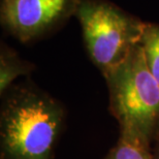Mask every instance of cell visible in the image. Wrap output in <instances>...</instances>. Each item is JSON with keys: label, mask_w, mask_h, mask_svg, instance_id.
<instances>
[{"label": "cell", "mask_w": 159, "mask_h": 159, "mask_svg": "<svg viewBox=\"0 0 159 159\" xmlns=\"http://www.w3.org/2000/svg\"><path fill=\"white\" fill-rule=\"evenodd\" d=\"M75 17L86 52L102 75L139 43L145 27L144 21L110 0H81Z\"/></svg>", "instance_id": "cell-3"}, {"label": "cell", "mask_w": 159, "mask_h": 159, "mask_svg": "<svg viewBox=\"0 0 159 159\" xmlns=\"http://www.w3.org/2000/svg\"><path fill=\"white\" fill-rule=\"evenodd\" d=\"M1 159H53L65 121L63 104L30 79L1 95Z\"/></svg>", "instance_id": "cell-1"}, {"label": "cell", "mask_w": 159, "mask_h": 159, "mask_svg": "<svg viewBox=\"0 0 159 159\" xmlns=\"http://www.w3.org/2000/svg\"><path fill=\"white\" fill-rule=\"evenodd\" d=\"M103 78L120 131L153 147L159 139V83L149 70L141 43Z\"/></svg>", "instance_id": "cell-2"}, {"label": "cell", "mask_w": 159, "mask_h": 159, "mask_svg": "<svg viewBox=\"0 0 159 159\" xmlns=\"http://www.w3.org/2000/svg\"><path fill=\"white\" fill-rule=\"evenodd\" d=\"M149 70L159 83V24L145 22L141 41Z\"/></svg>", "instance_id": "cell-7"}, {"label": "cell", "mask_w": 159, "mask_h": 159, "mask_svg": "<svg viewBox=\"0 0 159 159\" xmlns=\"http://www.w3.org/2000/svg\"><path fill=\"white\" fill-rule=\"evenodd\" d=\"M35 69L34 63L21 58L4 41L0 43V95L4 94L19 77H29Z\"/></svg>", "instance_id": "cell-5"}, {"label": "cell", "mask_w": 159, "mask_h": 159, "mask_svg": "<svg viewBox=\"0 0 159 159\" xmlns=\"http://www.w3.org/2000/svg\"><path fill=\"white\" fill-rule=\"evenodd\" d=\"M81 0H0V24L21 43L52 35L75 17Z\"/></svg>", "instance_id": "cell-4"}, {"label": "cell", "mask_w": 159, "mask_h": 159, "mask_svg": "<svg viewBox=\"0 0 159 159\" xmlns=\"http://www.w3.org/2000/svg\"><path fill=\"white\" fill-rule=\"evenodd\" d=\"M102 159H154L152 146L139 138L121 132L116 145Z\"/></svg>", "instance_id": "cell-6"}, {"label": "cell", "mask_w": 159, "mask_h": 159, "mask_svg": "<svg viewBox=\"0 0 159 159\" xmlns=\"http://www.w3.org/2000/svg\"><path fill=\"white\" fill-rule=\"evenodd\" d=\"M152 151H153L154 159H159V139L153 145V147H152Z\"/></svg>", "instance_id": "cell-8"}]
</instances>
